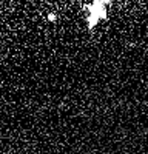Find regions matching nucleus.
I'll use <instances>...</instances> for the list:
<instances>
[{
	"label": "nucleus",
	"instance_id": "2",
	"mask_svg": "<svg viewBox=\"0 0 148 154\" xmlns=\"http://www.w3.org/2000/svg\"><path fill=\"white\" fill-rule=\"evenodd\" d=\"M48 20H51V22H54V20H56V16H54V14H49V16H48Z\"/></svg>",
	"mask_w": 148,
	"mask_h": 154
},
{
	"label": "nucleus",
	"instance_id": "1",
	"mask_svg": "<svg viewBox=\"0 0 148 154\" xmlns=\"http://www.w3.org/2000/svg\"><path fill=\"white\" fill-rule=\"evenodd\" d=\"M108 5H111L109 2H93L91 5H85L83 8L88 11V17H86V25H88V29L93 31V28L100 22V20H106L108 14L106 9Z\"/></svg>",
	"mask_w": 148,
	"mask_h": 154
}]
</instances>
